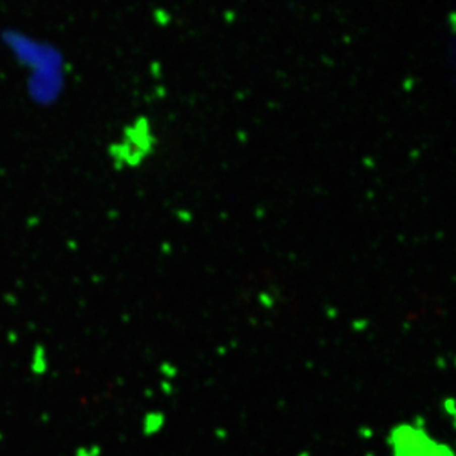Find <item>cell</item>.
Returning <instances> with one entry per match:
<instances>
[{"instance_id":"cell-1","label":"cell","mask_w":456,"mask_h":456,"mask_svg":"<svg viewBox=\"0 0 456 456\" xmlns=\"http://www.w3.org/2000/svg\"><path fill=\"white\" fill-rule=\"evenodd\" d=\"M28 369L36 378H43L50 371V356L49 350L44 344L36 342L30 350Z\"/></svg>"},{"instance_id":"cell-2","label":"cell","mask_w":456,"mask_h":456,"mask_svg":"<svg viewBox=\"0 0 456 456\" xmlns=\"http://www.w3.org/2000/svg\"><path fill=\"white\" fill-rule=\"evenodd\" d=\"M102 446L97 443H84V444H78L73 456H102Z\"/></svg>"},{"instance_id":"cell-3","label":"cell","mask_w":456,"mask_h":456,"mask_svg":"<svg viewBox=\"0 0 456 456\" xmlns=\"http://www.w3.org/2000/svg\"><path fill=\"white\" fill-rule=\"evenodd\" d=\"M160 427H161V417L157 414H146V417L143 418V424H142L143 433L146 436H151L160 430Z\"/></svg>"}]
</instances>
